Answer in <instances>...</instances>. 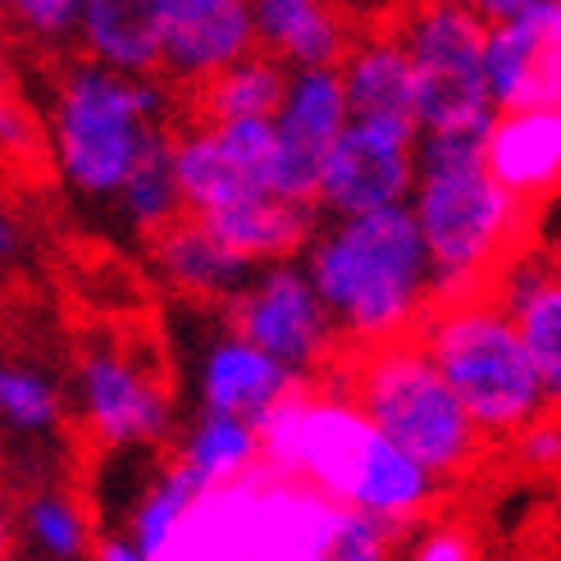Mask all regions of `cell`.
Masks as SVG:
<instances>
[{"instance_id":"17","label":"cell","mask_w":561,"mask_h":561,"mask_svg":"<svg viewBox=\"0 0 561 561\" xmlns=\"http://www.w3.org/2000/svg\"><path fill=\"white\" fill-rule=\"evenodd\" d=\"M192 219V215H187ZM320 206H306V202H284L274 192H261V196H247V202H233L206 219H196L202 229L224 242L242 256L247 265H278V261H297L306 242L316 238L320 229Z\"/></svg>"},{"instance_id":"4","label":"cell","mask_w":561,"mask_h":561,"mask_svg":"<svg viewBox=\"0 0 561 561\" xmlns=\"http://www.w3.org/2000/svg\"><path fill=\"white\" fill-rule=\"evenodd\" d=\"M415 343L484 438H512L529 420L548 415L552 392L529 366L512 320L489 293L438 301L420 320Z\"/></svg>"},{"instance_id":"11","label":"cell","mask_w":561,"mask_h":561,"mask_svg":"<svg viewBox=\"0 0 561 561\" xmlns=\"http://www.w3.org/2000/svg\"><path fill=\"white\" fill-rule=\"evenodd\" d=\"M274 164H270V192L284 202L316 206L320 164L329 147L347 128V101L339 69H297L284 82V101L274 110Z\"/></svg>"},{"instance_id":"6","label":"cell","mask_w":561,"mask_h":561,"mask_svg":"<svg viewBox=\"0 0 561 561\" xmlns=\"http://www.w3.org/2000/svg\"><path fill=\"white\" fill-rule=\"evenodd\" d=\"M415 82V133L484 137L497 110L484 88V23L470 5H415L392 27Z\"/></svg>"},{"instance_id":"9","label":"cell","mask_w":561,"mask_h":561,"mask_svg":"<svg viewBox=\"0 0 561 561\" xmlns=\"http://www.w3.org/2000/svg\"><path fill=\"white\" fill-rule=\"evenodd\" d=\"M415 187V128L347 119L320 164L316 206L329 219L407 206Z\"/></svg>"},{"instance_id":"24","label":"cell","mask_w":561,"mask_h":561,"mask_svg":"<svg viewBox=\"0 0 561 561\" xmlns=\"http://www.w3.org/2000/svg\"><path fill=\"white\" fill-rule=\"evenodd\" d=\"M170 133L156 137V142L142 151V160L133 164V174L115 192V206L124 210V219L147 238L164 233L170 224L183 219V196H179V183H174V170H170Z\"/></svg>"},{"instance_id":"7","label":"cell","mask_w":561,"mask_h":561,"mask_svg":"<svg viewBox=\"0 0 561 561\" xmlns=\"http://www.w3.org/2000/svg\"><path fill=\"white\" fill-rule=\"evenodd\" d=\"M229 329L301 383L324 370L339 347V329L324 316L311 278L301 274L297 261L261 265L251 274L247 288L229 301Z\"/></svg>"},{"instance_id":"36","label":"cell","mask_w":561,"mask_h":561,"mask_svg":"<svg viewBox=\"0 0 561 561\" xmlns=\"http://www.w3.org/2000/svg\"><path fill=\"white\" fill-rule=\"evenodd\" d=\"M5 88H10V73H5V60H0V101H5Z\"/></svg>"},{"instance_id":"5","label":"cell","mask_w":561,"mask_h":561,"mask_svg":"<svg viewBox=\"0 0 561 561\" xmlns=\"http://www.w3.org/2000/svg\"><path fill=\"white\" fill-rule=\"evenodd\" d=\"M343 392L375 425V434L402 447L434 480H453L484 453V434L470 425V415L453 398V388L438 379L415 339L366 347L347 370Z\"/></svg>"},{"instance_id":"37","label":"cell","mask_w":561,"mask_h":561,"mask_svg":"<svg viewBox=\"0 0 561 561\" xmlns=\"http://www.w3.org/2000/svg\"><path fill=\"white\" fill-rule=\"evenodd\" d=\"M420 5H470V0H420Z\"/></svg>"},{"instance_id":"22","label":"cell","mask_w":561,"mask_h":561,"mask_svg":"<svg viewBox=\"0 0 561 561\" xmlns=\"http://www.w3.org/2000/svg\"><path fill=\"white\" fill-rule=\"evenodd\" d=\"M174 466L202 493L238 484L261 466V434H256V425H247V420H238V415L202 411L192 420V430L183 434Z\"/></svg>"},{"instance_id":"33","label":"cell","mask_w":561,"mask_h":561,"mask_svg":"<svg viewBox=\"0 0 561 561\" xmlns=\"http://www.w3.org/2000/svg\"><path fill=\"white\" fill-rule=\"evenodd\" d=\"M92 561H147V557L137 552L128 539H105V543H96Z\"/></svg>"},{"instance_id":"27","label":"cell","mask_w":561,"mask_h":561,"mask_svg":"<svg viewBox=\"0 0 561 561\" xmlns=\"http://www.w3.org/2000/svg\"><path fill=\"white\" fill-rule=\"evenodd\" d=\"M65 402L55 379L23 360H0V425L14 434H50L60 425Z\"/></svg>"},{"instance_id":"15","label":"cell","mask_w":561,"mask_h":561,"mask_svg":"<svg viewBox=\"0 0 561 561\" xmlns=\"http://www.w3.org/2000/svg\"><path fill=\"white\" fill-rule=\"evenodd\" d=\"M484 170L529 210L552 196L561 179V105L497 115L484 133Z\"/></svg>"},{"instance_id":"31","label":"cell","mask_w":561,"mask_h":561,"mask_svg":"<svg viewBox=\"0 0 561 561\" xmlns=\"http://www.w3.org/2000/svg\"><path fill=\"white\" fill-rule=\"evenodd\" d=\"M411 561H474V548L457 529H430V535L411 548Z\"/></svg>"},{"instance_id":"1","label":"cell","mask_w":561,"mask_h":561,"mask_svg":"<svg viewBox=\"0 0 561 561\" xmlns=\"http://www.w3.org/2000/svg\"><path fill=\"white\" fill-rule=\"evenodd\" d=\"M301 274L339 329V343L383 347L415 339L434 311V274L407 206L329 219L297 256Z\"/></svg>"},{"instance_id":"2","label":"cell","mask_w":561,"mask_h":561,"mask_svg":"<svg viewBox=\"0 0 561 561\" xmlns=\"http://www.w3.org/2000/svg\"><path fill=\"white\" fill-rule=\"evenodd\" d=\"M434 274V306L484 297L529 224V206L484 170V137L415 133V187L407 196Z\"/></svg>"},{"instance_id":"25","label":"cell","mask_w":561,"mask_h":561,"mask_svg":"<svg viewBox=\"0 0 561 561\" xmlns=\"http://www.w3.org/2000/svg\"><path fill=\"white\" fill-rule=\"evenodd\" d=\"M196 497H202V489H196L187 474L170 461V470H160L151 480V489H142V497H137L124 539L142 552L147 561H164V552L174 548L179 529L187 520V512L196 507Z\"/></svg>"},{"instance_id":"35","label":"cell","mask_w":561,"mask_h":561,"mask_svg":"<svg viewBox=\"0 0 561 561\" xmlns=\"http://www.w3.org/2000/svg\"><path fill=\"white\" fill-rule=\"evenodd\" d=\"M10 247H14V224H10L5 215H0V256H5Z\"/></svg>"},{"instance_id":"23","label":"cell","mask_w":561,"mask_h":561,"mask_svg":"<svg viewBox=\"0 0 561 561\" xmlns=\"http://www.w3.org/2000/svg\"><path fill=\"white\" fill-rule=\"evenodd\" d=\"M288 69L274 65L270 55L251 50L247 60L219 69L202 88V119L233 124V119H274L278 101H284Z\"/></svg>"},{"instance_id":"13","label":"cell","mask_w":561,"mask_h":561,"mask_svg":"<svg viewBox=\"0 0 561 561\" xmlns=\"http://www.w3.org/2000/svg\"><path fill=\"white\" fill-rule=\"evenodd\" d=\"M256 50L247 0H170L160 33V78L202 92L206 82Z\"/></svg>"},{"instance_id":"34","label":"cell","mask_w":561,"mask_h":561,"mask_svg":"<svg viewBox=\"0 0 561 561\" xmlns=\"http://www.w3.org/2000/svg\"><path fill=\"white\" fill-rule=\"evenodd\" d=\"M10 539H14V520H10L5 507H0V561H5V552H10Z\"/></svg>"},{"instance_id":"12","label":"cell","mask_w":561,"mask_h":561,"mask_svg":"<svg viewBox=\"0 0 561 561\" xmlns=\"http://www.w3.org/2000/svg\"><path fill=\"white\" fill-rule=\"evenodd\" d=\"M480 69L497 115L561 105V5L516 23H489Z\"/></svg>"},{"instance_id":"18","label":"cell","mask_w":561,"mask_h":561,"mask_svg":"<svg viewBox=\"0 0 561 561\" xmlns=\"http://www.w3.org/2000/svg\"><path fill=\"white\" fill-rule=\"evenodd\" d=\"M170 0H82L73 37L82 60L128 78H160V33Z\"/></svg>"},{"instance_id":"32","label":"cell","mask_w":561,"mask_h":561,"mask_svg":"<svg viewBox=\"0 0 561 561\" xmlns=\"http://www.w3.org/2000/svg\"><path fill=\"white\" fill-rule=\"evenodd\" d=\"M548 5H561V0H470L474 19H480L484 27H489V23H516V19H529V14L548 10Z\"/></svg>"},{"instance_id":"16","label":"cell","mask_w":561,"mask_h":561,"mask_svg":"<svg viewBox=\"0 0 561 561\" xmlns=\"http://www.w3.org/2000/svg\"><path fill=\"white\" fill-rule=\"evenodd\" d=\"M489 297L502 306V316L512 320L516 339L529 356V366L539 370L548 392H561V284L548 256L535 251H516V256L497 270Z\"/></svg>"},{"instance_id":"30","label":"cell","mask_w":561,"mask_h":561,"mask_svg":"<svg viewBox=\"0 0 561 561\" xmlns=\"http://www.w3.org/2000/svg\"><path fill=\"white\" fill-rule=\"evenodd\" d=\"M512 438H516V457H520L529 470H552L557 457H561V430H557L552 415L529 420V425L516 430Z\"/></svg>"},{"instance_id":"19","label":"cell","mask_w":561,"mask_h":561,"mask_svg":"<svg viewBox=\"0 0 561 561\" xmlns=\"http://www.w3.org/2000/svg\"><path fill=\"white\" fill-rule=\"evenodd\" d=\"M247 5L256 50L288 73L333 69L352 46V27L333 10V0H247Z\"/></svg>"},{"instance_id":"8","label":"cell","mask_w":561,"mask_h":561,"mask_svg":"<svg viewBox=\"0 0 561 561\" xmlns=\"http://www.w3.org/2000/svg\"><path fill=\"white\" fill-rule=\"evenodd\" d=\"M274 128L270 119H196L170 133V170L183 196V215L206 219L233 202L270 192Z\"/></svg>"},{"instance_id":"10","label":"cell","mask_w":561,"mask_h":561,"mask_svg":"<svg viewBox=\"0 0 561 561\" xmlns=\"http://www.w3.org/2000/svg\"><path fill=\"white\" fill-rule=\"evenodd\" d=\"M82 420L105 447H151L174 434V398L137 352L101 343L82 356Z\"/></svg>"},{"instance_id":"29","label":"cell","mask_w":561,"mask_h":561,"mask_svg":"<svg viewBox=\"0 0 561 561\" xmlns=\"http://www.w3.org/2000/svg\"><path fill=\"white\" fill-rule=\"evenodd\" d=\"M0 10L14 19L19 33L37 37V42H65L73 37V23L82 0H0Z\"/></svg>"},{"instance_id":"28","label":"cell","mask_w":561,"mask_h":561,"mask_svg":"<svg viewBox=\"0 0 561 561\" xmlns=\"http://www.w3.org/2000/svg\"><path fill=\"white\" fill-rule=\"evenodd\" d=\"M392 548H398V529L392 525L333 502L306 561H392Z\"/></svg>"},{"instance_id":"26","label":"cell","mask_w":561,"mask_h":561,"mask_svg":"<svg viewBox=\"0 0 561 561\" xmlns=\"http://www.w3.org/2000/svg\"><path fill=\"white\" fill-rule=\"evenodd\" d=\"M19 525L33 552H42L46 561H88L92 552V520L82 502L60 489H42L27 497Z\"/></svg>"},{"instance_id":"21","label":"cell","mask_w":561,"mask_h":561,"mask_svg":"<svg viewBox=\"0 0 561 561\" xmlns=\"http://www.w3.org/2000/svg\"><path fill=\"white\" fill-rule=\"evenodd\" d=\"M156 265L183 297L196 301H233L256 265L233 256L224 242H215L196 219H179L164 233H156Z\"/></svg>"},{"instance_id":"3","label":"cell","mask_w":561,"mask_h":561,"mask_svg":"<svg viewBox=\"0 0 561 561\" xmlns=\"http://www.w3.org/2000/svg\"><path fill=\"white\" fill-rule=\"evenodd\" d=\"M170 115L174 92L164 78H128L92 60L69 65L50 105V142L65 183L92 202H115L142 151L170 133Z\"/></svg>"},{"instance_id":"20","label":"cell","mask_w":561,"mask_h":561,"mask_svg":"<svg viewBox=\"0 0 561 561\" xmlns=\"http://www.w3.org/2000/svg\"><path fill=\"white\" fill-rule=\"evenodd\" d=\"M333 69H339V82H343L347 119L415 128V82L392 33L352 37V46Z\"/></svg>"},{"instance_id":"14","label":"cell","mask_w":561,"mask_h":561,"mask_svg":"<svg viewBox=\"0 0 561 561\" xmlns=\"http://www.w3.org/2000/svg\"><path fill=\"white\" fill-rule=\"evenodd\" d=\"M293 388H301V379L288 375L265 352H256L247 339H238L233 329L210 333L202 347V360H196V398H202V411L238 415L247 425H261Z\"/></svg>"}]
</instances>
